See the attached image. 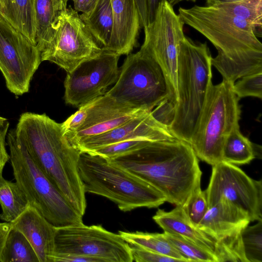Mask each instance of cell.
<instances>
[{"label":"cell","mask_w":262,"mask_h":262,"mask_svg":"<svg viewBox=\"0 0 262 262\" xmlns=\"http://www.w3.org/2000/svg\"><path fill=\"white\" fill-rule=\"evenodd\" d=\"M243 0H206V6L217 5L224 3H233Z\"/></svg>","instance_id":"obj_41"},{"label":"cell","mask_w":262,"mask_h":262,"mask_svg":"<svg viewBox=\"0 0 262 262\" xmlns=\"http://www.w3.org/2000/svg\"><path fill=\"white\" fill-rule=\"evenodd\" d=\"M173 138H176L170 132L168 127L155 118L151 112H144L107 132L81 140L74 146L81 153H86L104 146L129 139L155 141Z\"/></svg>","instance_id":"obj_15"},{"label":"cell","mask_w":262,"mask_h":262,"mask_svg":"<svg viewBox=\"0 0 262 262\" xmlns=\"http://www.w3.org/2000/svg\"><path fill=\"white\" fill-rule=\"evenodd\" d=\"M62 1H63L64 2L67 3L69 0H62Z\"/></svg>","instance_id":"obj_45"},{"label":"cell","mask_w":262,"mask_h":262,"mask_svg":"<svg viewBox=\"0 0 262 262\" xmlns=\"http://www.w3.org/2000/svg\"><path fill=\"white\" fill-rule=\"evenodd\" d=\"M67 7L62 0H35V42L40 52L50 43L60 16Z\"/></svg>","instance_id":"obj_21"},{"label":"cell","mask_w":262,"mask_h":262,"mask_svg":"<svg viewBox=\"0 0 262 262\" xmlns=\"http://www.w3.org/2000/svg\"><path fill=\"white\" fill-rule=\"evenodd\" d=\"M233 84L223 80L210 85L191 137L190 145L198 158L212 166L223 161L225 139L239 126V99Z\"/></svg>","instance_id":"obj_7"},{"label":"cell","mask_w":262,"mask_h":262,"mask_svg":"<svg viewBox=\"0 0 262 262\" xmlns=\"http://www.w3.org/2000/svg\"><path fill=\"white\" fill-rule=\"evenodd\" d=\"M105 95L124 106L151 112L166 101L168 90L159 64L140 50L127 55L116 82Z\"/></svg>","instance_id":"obj_8"},{"label":"cell","mask_w":262,"mask_h":262,"mask_svg":"<svg viewBox=\"0 0 262 262\" xmlns=\"http://www.w3.org/2000/svg\"><path fill=\"white\" fill-rule=\"evenodd\" d=\"M88 113L87 104L79 107L74 114L61 123L64 134L67 137L77 132L83 124Z\"/></svg>","instance_id":"obj_34"},{"label":"cell","mask_w":262,"mask_h":262,"mask_svg":"<svg viewBox=\"0 0 262 262\" xmlns=\"http://www.w3.org/2000/svg\"><path fill=\"white\" fill-rule=\"evenodd\" d=\"M162 192L166 202L182 205L201 186L202 171L191 145L176 138L150 141L112 160Z\"/></svg>","instance_id":"obj_3"},{"label":"cell","mask_w":262,"mask_h":262,"mask_svg":"<svg viewBox=\"0 0 262 262\" xmlns=\"http://www.w3.org/2000/svg\"><path fill=\"white\" fill-rule=\"evenodd\" d=\"M184 23L167 0L159 6L153 20L144 28L140 50L154 58L165 78L168 97L161 107L171 113L177 102L179 45L185 36Z\"/></svg>","instance_id":"obj_9"},{"label":"cell","mask_w":262,"mask_h":262,"mask_svg":"<svg viewBox=\"0 0 262 262\" xmlns=\"http://www.w3.org/2000/svg\"><path fill=\"white\" fill-rule=\"evenodd\" d=\"M0 205L2 212L0 219L12 223L29 207V203L24 192L16 182L0 176Z\"/></svg>","instance_id":"obj_24"},{"label":"cell","mask_w":262,"mask_h":262,"mask_svg":"<svg viewBox=\"0 0 262 262\" xmlns=\"http://www.w3.org/2000/svg\"><path fill=\"white\" fill-rule=\"evenodd\" d=\"M205 192L209 208L224 199L245 212L251 222L262 219L261 181L234 164L222 161L213 165Z\"/></svg>","instance_id":"obj_13"},{"label":"cell","mask_w":262,"mask_h":262,"mask_svg":"<svg viewBox=\"0 0 262 262\" xmlns=\"http://www.w3.org/2000/svg\"><path fill=\"white\" fill-rule=\"evenodd\" d=\"M15 132L39 168L83 216L86 202L78 171L81 152L64 134L61 123L46 114L26 112Z\"/></svg>","instance_id":"obj_2"},{"label":"cell","mask_w":262,"mask_h":262,"mask_svg":"<svg viewBox=\"0 0 262 262\" xmlns=\"http://www.w3.org/2000/svg\"><path fill=\"white\" fill-rule=\"evenodd\" d=\"M197 0H186L187 2H195Z\"/></svg>","instance_id":"obj_44"},{"label":"cell","mask_w":262,"mask_h":262,"mask_svg":"<svg viewBox=\"0 0 262 262\" xmlns=\"http://www.w3.org/2000/svg\"><path fill=\"white\" fill-rule=\"evenodd\" d=\"M250 222L245 212L228 201L221 199L209 208L197 228L218 241L241 232Z\"/></svg>","instance_id":"obj_19"},{"label":"cell","mask_w":262,"mask_h":262,"mask_svg":"<svg viewBox=\"0 0 262 262\" xmlns=\"http://www.w3.org/2000/svg\"><path fill=\"white\" fill-rule=\"evenodd\" d=\"M212 56L207 42L184 36L179 45L178 98L168 126L177 139L190 144L212 82Z\"/></svg>","instance_id":"obj_4"},{"label":"cell","mask_w":262,"mask_h":262,"mask_svg":"<svg viewBox=\"0 0 262 262\" xmlns=\"http://www.w3.org/2000/svg\"><path fill=\"white\" fill-rule=\"evenodd\" d=\"M41 62L36 45L0 14V71L10 92L16 96L28 93Z\"/></svg>","instance_id":"obj_12"},{"label":"cell","mask_w":262,"mask_h":262,"mask_svg":"<svg viewBox=\"0 0 262 262\" xmlns=\"http://www.w3.org/2000/svg\"><path fill=\"white\" fill-rule=\"evenodd\" d=\"M133 261L137 262H182L181 259L130 246Z\"/></svg>","instance_id":"obj_33"},{"label":"cell","mask_w":262,"mask_h":262,"mask_svg":"<svg viewBox=\"0 0 262 262\" xmlns=\"http://www.w3.org/2000/svg\"><path fill=\"white\" fill-rule=\"evenodd\" d=\"M181 206L191 224L197 228L209 209L205 191L198 187Z\"/></svg>","instance_id":"obj_31"},{"label":"cell","mask_w":262,"mask_h":262,"mask_svg":"<svg viewBox=\"0 0 262 262\" xmlns=\"http://www.w3.org/2000/svg\"><path fill=\"white\" fill-rule=\"evenodd\" d=\"M10 160L15 182L35 207L51 224L61 227L83 223L81 215L53 184L17 138L7 134Z\"/></svg>","instance_id":"obj_6"},{"label":"cell","mask_w":262,"mask_h":262,"mask_svg":"<svg viewBox=\"0 0 262 262\" xmlns=\"http://www.w3.org/2000/svg\"><path fill=\"white\" fill-rule=\"evenodd\" d=\"M118 233L130 246L178 258L183 262H188L165 238L163 233L123 231H119Z\"/></svg>","instance_id":"obj_25"},{"label":"cell","mask_w":262,"mask_h":262,"mask_svg":"<svg viewBox=\"0 0 262 262\" xmlns=\"http://www.w3.org/2000/svg\"><path fill=\"white\" fill-rule=\"evenodd\" d=\"M150 141L152 140L129 139L104 146L86 153L112 160L142 148Z\"/></svg>","instance_id":"obj_30"},{"label":"cell","mask_w":262,"mask_h":262,"mask_svg":"<svg viewBox=\"0 0 262 262\" xmlns=\"http://www.w3.org/2000/svg\"><path fill=\"white\" fill-rule=\"evenodd\" d=\"M163 235L188 262H218L214 254L179 235L165 232Z\"/></svg>","instance_id":"obj_28"},{"label":"cell","mask_w":262,"mask_h":262,"mask_svg":"<svg viewBox=\"0 0 262 262\" xmlns=\"http://www.w3.org/2000/svg\"><path fill=\"white\" fill-rule=\"evenodd\" d=\"M233 84L234 93L240 99L246 97L262 98V71L247 75Z\"/></svg>","instance_id":"obj_32"},{"label":"cell","mask_w":262,"mask_h":262,"mask_svg":"<svg viewBox=\"0 0 262 262\" xmlns=\"http://www.w3.org/2000/svg\"><path fill=\"white\" fill-rule=\"evenodd\" d=\"M78 171L85 193L105 197L122 211L156 208L166 202L165 195L151 185L98 156L81 153Z\"/></svg>","instance_id":"obj_5"},{"label":"cell","mask_w":262,"mask_h":262,"mask_svg":"<svg viewBox=\"0 0 262 262\" xmlns=\"http://www.w3.org/2000/svg\"><path fill=\"white\" fill-rule=\"evenodd\" d=\"M119 57L103 50L97 57L67 73L64 81L66 103L79 108L104 95L118 78Z\"/></svg>","instance_id":"obj_14"},{"label":"cell","mask_w":262,"mask_h":262,"mask_svg":"<svg viewBox=\"0 0 262 262\" xmlns=\"http://www.w3.org/2000/svg\"><path fill=\"white\" fill-rule=\"evenodd\" d=\"M152 219L165 232L179 235L215 255L216 241L191 224L181 205L169 211L159 209Z\"/></svg>","instance_id":"obj_20"},{"label":"cell","mask_w":262,"mask_h":262,"mask_svg":"<svg viewBox=\"0 0 262 262\" xmlns=\"http://www.w3.org/2000/svg\"><path fill=\"white\" fill-rule=\"evenodd\" d=\"M86 118L80 129L67 137L74 145L78 141L107 132L147 112L120 104L106 95L87 103Z\"/></svg>","instance_id":"obj_16"},{"label":"cell","mask_w":262,"mask_h":262,"mask_svg":"<svg viewBox=\"0 0 262 262\" xmlns=\"http://www.w3.org/2000/svg\"><path fill=\"white\" fill-rule=\"evenodd\" d=\"M94 257L100 262H132L131 246L101 225L83 223L56 227L54 253Z\"/></svg>","instance_id":"obj_10"},{"label":"cell","mask_w":262,"mask_h":262,"mask_svg":"<svg viewBox=\"0 0 262 262\" xmlns=\"http://www.w3.org/2000/svg\"><path fill=\"white\" fill-rule=\"evenodd\" d=\"M255 154L254 144L242 134L239 126L226 138L222 151L223 161L234 165L247 164L255 158Z\"/></svg>","instance_id":"obj_26"},{"label":"cell","mask_w":262,"mask_h":262,"mask_svg":"<svg viewBox=\"0 0 262 262\" xmlns=\"http://www.w3.org/2000/svg\"><path fill=\"white\" fill-rule=\"evenodd\" d=\"M52 262H100L97 258L76 254L54 253Z\"/></svg>","instance_id":"obj_36"},{"label":"cell","mask_w":262,"mask_h":262,"mask_svg":"<svg viewBox=\"0 0 262 262\" xmlns=\"http://www.w3.org/2000/svg\"><path fill=\"white\" fill-rule=\"evenodd\" d=\"M166 0H147L149 23L154 18L159 5Z\"/></svg>","instance_id":"obj_40"},{"label":"cell","mask_w":262,"mask_h":262,"mask_svg":"<svg viewBox=\"0 0 262 262\" xmlns=\"http://www.w3.org/2000/svg\"><path fill=\"white\" fill-rule=\"evenodd\" d=\"M178 15L184 24L198 31L217 50L212 66L223 80H236L262 71L261 31L248 20L218 5L180 7Z\"/></svg>","instance_id":"obj_1"},{"label":"cell","mask_w":262,"mask_h":262,"mask_svg":"<svg viewBox=\"0 0 262 262\" xmlns=\"http://www.w3.org/2000/svg\"><path fill=\"white\" fill-rule=\"evenodd\" d=\"M102 51L78 12L69 6L61 12L55 35L40 55L41 61H50L70 73L83 62L97 57Z\"/></svg>","instance_id":"obj_11"},{"label":"cell","mask_w":262,"mask_h":262,"mask_svg":"<svg viewBox=\"0 0 262 262\" xmlns=\"http://www.w3.org/2000/svg\"><path fill=\"white\" fill-rule=\"evenodd\" d=\"M2 11H3V8H2V5H1V3L0 2V14L1 15L2 13Z\"/></svg>","instance_id":"obj_43"},{"label":"cell","mask_w":262,"mask_h":262,"mask_svg":"<svg viewBox=\"0 0 262 262\" xmlns=\"http://www.w3.org/2000/svg\"><path fill=\"white\" fill-rule=\"evenodd\" d=\"M9 122L7 119L0 116V176L4 168L10 160L9 155L6 148V138L7 136Z\"/></svg>","instance_id":"obj_35"},{"label":"cell","mask_w":262,"mask_h":262,"mask_svg":"<svg viewBox=\"0 0 262 262\" xmlns=\"http://www.w3.org/2000/svg\"><path fill=\"white\" fill-rule=\"evenodd\" d=\"M74 9L77 12L85 13L89 11L95 5L97 0H72Z\"/></svg>","instance_id":"obj_38"},{"label":"cell","mask_w":262,"mask_h":262,"mask_svg":"<svg viewBox=\"0 0 262 262\" xmlns=\"http://www.w3.org/2000/svg\"><path fill=\"white\" fill-rule=\"evenodd\" d=\"M241 232L243 247L247 262H262V219Z\"/></svg>","instance_id":"obj_29"},{"label":"cell","mask_w":262,"mask_h":262,"mask_svg":"<svg viewBox=\"0 0 262 262\" xmlns=\"http://www.w3.org/2000/svg\"><path fill=\"white\" fill-rule=\"evenodd\" d=\"M114 25L110 42L103 50L119 56L131 53L138 45L141 28L135 0H111Z\"/></svg>","instance_id":"obj_17"},{"label":"cell","mask_w":262,"mask_h":262,"mask_svg":"<svg viewBox=\"0 0 262 262\" xmlns=\"http://www.w3.org/2000/svg\"><path fill=\"white\" fill-rule=\"evenodd\" d=\"M138 10L141 27L145 28L149 23L147 0H135Z\"/></svg>","instance_id":"obj_37"},{"label":"cell","mask_w":262,"mask_h":262,"mask_svg":"<svg viewBox=\"0 0 262 262\" xmlns=\"http://www.w3.org/2000/svg\"><path fill=\"white\" fill-rule=\"evenodd\" d=\"M34 1L7 0V6L1 15L35 44Z\"/></svg>","instance_id":"obj_23"},{"label":"cell","mask_w":262,"mask_h":262,"mask_svg":"<svg viewBox=\"0 0 262 262\" xmlns=\"http://www.w3.org/2000/svg\"><path fill=\"white\" fill-rule=\"evenodd\" d=\"M79 16L99 46L102 49L106 48L114 25L111 0H97L89 11L81 13Z\"/></svg>","instance_id":"obj_22"},{"label":"cell","mask_w":262,"mask_h":262,"mask_svg":"<svg viewBox=\"0 0 262 262\" xmlns=\"http://www.w3.org/2000/svg\"><path fill=\"white\" fill-rule=\"evenodd\" d=\"M0 262H39L32 246L20 231L12 228L7 237Z\"/></svg>","instance_id":"obj_27"},{"label":"cell","mask_w":262,"mask_h":262,"mask_svg":"<svg viewBox=\"0 0 262 262\" xmlns=\"http://www.w3.org/2000/svg\"><path fill=\"white\" fill-rule=\"evenodd\" d=\"M12 228V224L8 222H0V261L1 257L8 235Z\"/></svg>","instance_id":"obj_39"},{"label":"cell","mask_w":262,"mask_h":262,"mask_svg":"<svg viewBox=\"0 0 262 262\" xmlns=\"http://www.w3.org/2000/svg\"><path fill=\"white\" fill-rule=\"evenodd\" d=\"M11 223L12 228L21 232L29 241L39 262H52L55 250L56 227L30 205Z\"/></svg>","instance_id":"obj_18"},{"label":"cell","mask_w":262,"mask_h":262,"mask_svg":"<svg viewBox=\"0 0 262 262\" xmlns=\"http://www.w3.org/2000/svg\"><path fill=\"white\" fill-rule=\"evenodd\" d=\"M0 2L1 3V5L3 8V11L1 15L2 14L4 10L6 8L7 5V0H0Z\"/></svg>","instance_id":"obj_42"}]
</instances>
